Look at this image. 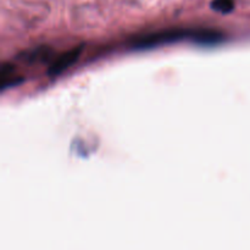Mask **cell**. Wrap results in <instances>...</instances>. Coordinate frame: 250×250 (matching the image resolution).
Returning a JSON list of instances; mask_svg holds the SVG:
<instances>
[{
	"mask_svg": "<svg viewBox=\"0 0 250 250\" xmlns=\"http://www.w3.org/2000/svg\"><path fill=\"white\" fill-rule=\"evenodd\" d=\"M187 37H195V32H190L183 28L163 29V31L154 32V33L136 38V41L133 42V46L138 49L153 48V46H159L163 44L173 43V42L181 41Z\"/></svg>",
	"mask_w": 250,
	"mask_h": 250,
	"instance_id": "obj_1",
	"label": "cell"
},
{
	"mask_svg": "<svg viewBox=\"0 0 250 250\" xmlns=\"http://www.w3.org/2000/svg\"><path fill=\"white\" fill-rule=\"evenodd\" d=\"M82 50L83 45H77L75 46V48L70 49V50H66L65 53L61 54L60 56H58V58L53 61V63H51L50 67H49L48 70V75L59 76L62 72H65L67 68L73 66V63L80 59Z\"/></svg>",
	"mask_w": 250,
	"mask_h": 250,
	"instance_id": "obj_2",
	"label": "cell"
},
{
	"mask_svg": "<svg viewBox=\"0 0 250 250\" xmlns=\"http://www.w3.org/2000/svg\"><path fill=\"white\" fill-rule=\"evenodd\" d=\"M12 77H14V68L9 63H4L1 71H0V85H1V89L9 87Z\"/></svg>",
	"mask_w": 250,
	"mask_h": 250,
	"instance_id": "obj_3",
	"label": "cell"
},
{
	"mask_svg": "<svg viewBox=\"0 0 250 250\" xmlns=\"http://www.w3.org/2000/svg\"><path fill=\"white\" fill-rule=\"evenodd\" d=\"M211 6L221 14H229L234 9V0H214Z\"/></svg>",
	"mask_w": 250,
	"mask_h": 250,
	"instance_id": "obj_4",
	"label": "cell"
}]
</instances>
